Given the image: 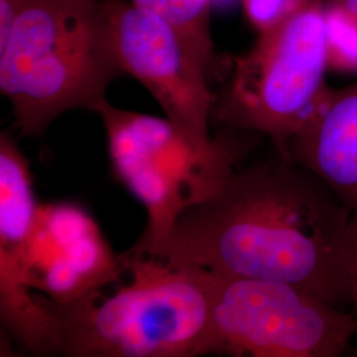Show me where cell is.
I'll use <instances>...</instances> for the list:
<instances>
[{
  "instance_id": "6da1fadb",
  "label": "cell",
  "mask_w": 357,
  "mask_h": 357,
  "mask_svg": "<svg viewBox=\"0 0 357 357\" xmlns=\"http://www.w3.org/2000/svg\"><path fill=\"white\" fill-rule=\"evenodd\" d=\"M351 217L323 180L275 151L238 168L144 255L221 275L284 282L344 308Z\"/></svg>"
},
{
  "instance_id": "7a4b0ae2",
  "label": "cell",
  "mask_w": 357,
  "mask_h": 357,
  "mask_svg": "<svg viewBox=\"0 0 357 357\" xmlns=\"http://www.w3.org/2000/svg\"><path fill=\"white\" fill-rule=\"evenodd\" d=\"M126 268L101 291L51 307L56 356L209 355L215 274L130 248Z\"/></svg>"
},
{
  "instance_id": "3957f363",
  "label": "cell",
  "mask_w": 357,
  "mask_h": 357,
  "mask_svg": "<svg viewBox=\"0 0 357 357\" xmlns=\"http://www.w3.org/2000/svg\"><path fill=\"white\" fill-rule=\"evenodd\" d=\"M121 76L102 0H29L0 44V91L23 137L72 110L98 113Z\"/></svg>"
},
{
  "instance_id": "277c9868",
  "label": "cell",
  "mask_w": 357,
  "mask_h": 357,
  "mask_svg": "<svg viewBox=\"0 0 357 357\" xmlns=\"http://www.w3.org/2000/svg\"><path fill=\"white\" fill-rule=\"evenodd\" d=\"M116 180L139 200L147 225L131 246L150 253L165 243L180 216L215 196L252 149L255 134L222 128L203 146L169 118L115 107L98 110Z\"/></svg>"
},
{
  "instance_id": "5b68a950",
  "label": "cell",
  "mask_w": 357,
  "mask_h": 357,
  "mask_svg": "<svg viewBox=\"0 0 357 357\" xmlns=\"http://www.w3.org/2000/svg\"><path fill=\"white\" fill-rule=\"evenodd\" d=\"M324 1L312 0L233 59L216 94L215 126L262 135L286 159L289 143L327 88Z\"/></svg>"
},
{
  "instance_id": "8992f818",
  "label": "cell",
  "mask_w": 357,
  "mask_h": 357,
  "mask_svg": "<svg viewBox=\"0 0 357 357\" xmlns=\"http://www.w3.org/2000/svg\"><path fill=\"white\" fill-rule=\"evenodd\" d=\"M213 274L209 355L337 357L357 332L352 312L303 289Z\"/></svg>"
},
{
  "instance_id": "52a82bcc",
  "label": "cell",
  "mask_w": 357,
  "mask_h": 357,
  "mask_svg": "<svg viewBox=\"0 0 357 357\" xmlns=\"http://www.w3.org/2000/svg\"><path fill=\"white\" fill-rule=\"evenodd\" d=\"M115 56L123 75L151 93L167 118L203 146L213 143L209 123L216 93L209 64L166 22L128 0H102Z\"/></svg>"
},
{
  "instance_id": "ba28073f",
  "label": "cell",
  "mask_w": 357,
  "mask_h": 357,
  "mask_svg": "<svg viewBox=\"0 0 357 357\" xmlns=\"http://www.w3.org/2000/svg\"><path fill=\"white\" fill-rule=\"evenodd\" d=\"M126 268L94 217L81 204H40L29 236L26 284L53 306L86 299L116 281ZM36 295V294H35Z\"/></svg>"
},
{
  "instance_id": "9c48e42d",
  "label": "cell",
  "mask_w": 357,
  "mask_h": 357,
  "mask_svg": "<svg viewBox=\"0 0 357 357\" xmlns=\"http://www.w3.org/2000/svg\"><path fill=\"white\" fill-rule=\"evenodd\" d=\"M29 163L13 137L0 134V320L24 351L54 356L57 321L48 303L26 284L29 236L40 204Z\"/></svg>"
},
{
  "instance_id": "30bf717a",
  "label": "cell",
  "mask_w": 357,
  "mask_h": 357,
  "mask_svg": "<svg viewBox=\"0 0 357 357\" xmlns=\"http://www.w3.org/2000/svg\"><path fill=\"white\" fill-rule=\"evenodd\" d=\"M286 159L323 180L357 209V81L327 88L289 143Z\"/></svg>"
},
{
  "instance_id": "8fae6325",
  "label": "cell",
  "mask_w": 357,
  "mask_h": 357,
  "mask_svg": "<svg viewBox=\"0 0 357 357\" xmlns=\"http://www.w3.org/2000/svg\"><path fill=\"white\" fill-rule=\"evenodd\" d=\"M143 11L153 13L185 38L209 64L217 68L211 15L213 0H128Z\"/></svg>"
},
{
  "instance_id": "7c38bea8",
  "label": "cell",
  "mask_w": 357,
  "mask_h": 357,
  "mask_svg": "<svg viewBox=\"0 0 357 357\" xmlns=\"http://www.w3.org/2000/svg\"><path fill=\"white\" fill-rule=\"evenodd\" d=\"M328 69L357 72V16L331 3L324 8Z\"/></svg>"
},
{
  "instance_id": "4fadbf2b",
  "label": "cell",
  "mask_w": 357,
  "mask_h": 357,
  "mask_svg": "<svg viewBox=\"0 0 357 357\" xmlns=\"http://www.w3.org/2000/svg\"><path fill=\"white\" fill-rule=\"evenodd\" d=\"M310 1L312 0H241L243 13L257 33L281 24Z\"/></svg>"
},
{
  "instance_id": "5bb4252c",
  "label": "cell",
  "mask_w": 357,
  "mask_h": 357,
  "mask_svg": "<svg viewBox=\"0 0 357 357\" xmlns=\"http://www.w3.org/2000/svg\"><path fill=\"white\" fill-rule=\"evenodd\" d=\"M348 301L352 314L357 319V209L352 212L349 224V243H348Z\"/></svg>"
},
{
  "instance_id": "9a60e30c",
  "label": "cell",
  "mask_w": 357,
  "mask_h": 357,
  "mask_svg": "<svg viewBox=\"0 0 357 357\" xmlns=\"http://www.w3.org/2000/svg\"><path fill=\"white\" fill-rule=\"evenodd\" d=\"M29 0H0V44L11 35L13 26Z\"/></svg>"
},
{
  "instance_id": "2e32d148",
  "label": "cell",
  "mask_w": 357,
  "mask_h": 357,
  "mask_svg": "<svg viewBox=\"0 0 357 357\" xmlns=\"http://www.w3.org/2000/svg\"><path fill=\"white\" fill-rule=\"evenodd\" d=\"M333 4H337L357 16V0H332Z\"/></svg>"
},
{
  "instance_id": "e0dca14e",
  "label": "cell",
  "mask_w": 357,
  "mask_h": 357,
  "mask_svg": "<svg viewBox=\"0 0 357 357\" xmlns=\"http://www.w3.org/2000/svg\"><path fill=\"white\" fill-rule=\"evenodd\" d=\"M216 1H228V0H213V3H216Z\"/></svg>"
},
{
  "instance_id": "ac0fdd59",
  "label": "cell",
  "mask_w": 357,
  "mask_h": 357,
  "mask_svg": "<svg viewBox=\"0 0 357 357\" xmlns=\"http://www.w3.org/2000/svg\"><path fill=\"white\" fill-rule=\"evenodd\" d=\"M354 355H355V356H356V355H357V351H356V354H354Z\"/></svg>"
}]
</instances>
